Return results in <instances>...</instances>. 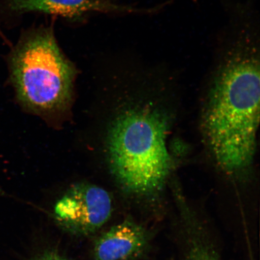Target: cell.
Masks as SVG:
<instances>
[{
  "label": "cell",
  "mask_w": 260,
  "mask_h": 260,
  "mask_svg": "<svg viewBox=\"0 0 260 260\" xmlns=\"http://www.w3.org/2000/svg\"><path fill=\"white\" fill-rule=\"evenodd\" d=\"M214 51L215 69L204 129L214 158L228 173L251 165L259 120L260 23L258 12H225Z\"/></svg>",
  "instance_id": "1"
},
{
  "label": "cell",
  "mask_w": 260,
  "mask_h": 260,
  "mask_svg": "<svg viewBox=\"0 0 260 260\" xmlns=\"http://www.w3.org/2000/svg\"><path fill=\"white\" fill-rule=\"evenodd\" d=\"M168 123L164 113L146 107L116 120L109 136L112 170L126 192L153 204L170 174Z\"/></svg>",
  "instance_id": "2"
},
{
  "label": "cell",
  "mask_w": 260,
  "mask_h": 260,
  "mask_svg": "<svg viewBox=\"0 0 260 260\" xmlns=\"http://www.w3.org/2000/svg\"><path fill=\"white\" fill-rule=\"evenodd\" d=\"M6 59L10 80L26 106L47 111L63 106L69 100L76 69L51 27L25 31Z\"/></svg>",
  "instance_id": "3"
},
{
  "label": "cell",
  "mask_w": 260,
  "mask_h": 260,
  "mask_svg": "<svg viewBox=\"0 0 260 260\" xmlns=\"http://www.w3.org/2000/svg\"><path fill=\"white\" fill-rule=\"evenodd\" d=\"M112 200L103 188L79 184L70 188L55 205L54 216L74 235L86 236L99 230L112 213Z\"/></svg>",
  "instance_id": "4"
},
{
  "label": "cell",
  "mask_w": 260,
  "mask_h": 260,
  "mask_svg": "<svg viewBox=\"0 0 260 260\" xmlns=\"http://www.w3.org/2000/svg\"><path fill=\"white\" fill-rule=\"evenodd\" d=\"M0 6V11L5 15L19 16L37 12L76 21L92 13L145 15L158 12L156 6L138 8L116 4L110 0H3Z\"/></svg>",
  "instance_id": "5"
},
{
  "label": "cell",
  "mask_w": 260,
  "mask_h": 260,
  "mask_svg": "<svg viewBox=\"0 0 260 260\" xmlns=\"http://www.w3.org/2000/svg\"><path fill=\"white\" fill-rule=\"evenodd\" d=\"M153 233L130 217L96 240L94 260H140L150 250Z\"/></svg>",
  "instance_id": "6"
},
{
  "label": "cell",
  "mask_w": 260,
  "mask_h": 260,
  "mask_svg": "<svg viewBox=\"0 0 260 260\" xmlns=\"http://www.w3.org/2000/svg\"><path fill=\"white\" fill-rule=\"evenodd\" d=\"M179 232L184 260H222L206 223L183 200L177 201Z\"/></svg>",
  "instance_id": "7"
},
{
  "label": "cell",
  "mask_w": 260,
  "mask_h": 260,
  "mask_svg": "<svg viewBox=\"0 0 260 260\" xmlns=\"http://www.w3.org/2000/svg\"><path fill=\"white\" fill-rule=\"evenodd\" d=\"M36 260H68L56 253L47 252L40 256Z\"/></svg>",
  "instance_id": "8"
},
{
  "label": "cell",
  "mask_w": 260,
  "mask_h": 260,
  "mask_svg": "<svg viewBox=\"0 0 260 260\" xmlns=\"http://www.w3.org/2000/svg\"><path fill=\"white\" fill-rule=\"evenodd\" d=\"M0 38H2V40H3V41H4L6 44L10 45V47H11L12 46V45L11 44V42L9 41L8 38H6L5 34H3V32L1 30V28H0Z\"/></svg>",
  "instance_id": "9"
}]
</instances>
